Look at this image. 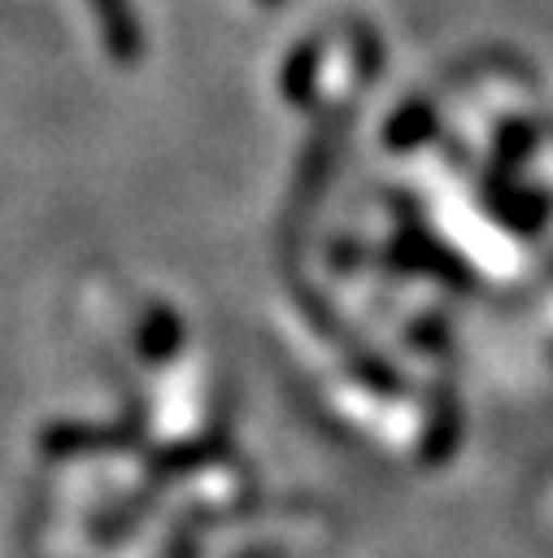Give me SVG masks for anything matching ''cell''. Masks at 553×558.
I'll list each match as a JSON object with an SVG mask.
<instances>
[{
  "mask_svg": "<svg viewBox=\"0 0 553 558\" xmlns=\"http://www.w3.org/2000/svg\"><path fill=\"white\" fill-rule=\"evenodd\" d=\"M91 9H96V22L105 31L109 52L122 57V61H131L139 52V22H135L131 4L126 0H91Z\"/></svg>",
  "mask_w": 553,
  "mask_h": 558,
  "instance_id": "obj_1",
  "label": "cell"
},
{
  "mask_svg": "<svg viewBox=\"0 0 553 558\" xmlns=\"http://www.w3.org/2000/svg\"><path fill=\"white\" fill-rule=\"evenodd\" d=\"M270 4H274V0H270Z\"/></svg>",
  "mask_w": 553,
  "mask_h": 558,
  "instance_id": "obj_2",
  "label": "cell"
}]
</instances>
